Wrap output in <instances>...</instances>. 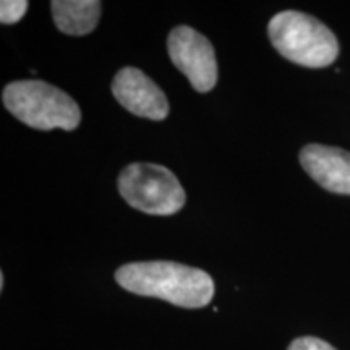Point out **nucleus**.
<instances>
[{"label":"nucleus","instance_id":"nucleus-10","mask_svg":"<svg viewBox=\"0 0 350 350\" xmlns=\"http://www.w3.org/2000/svg\"><path fill=\"white\" fill-rule=\"evenodd\" d=\"M287 350H338L332 347L331 344L325 342L323 339L313 338V336H305V338H297L292 340Z\"/></svg>","mask_w":350,"mask_h":350},{"label":"nucleus","instance_id":"nucleus-3","mask_svg":"<svg viewBox=\"0 0 350 350\" xmlns=\"http://www.w3.org/2000/svg\"><path fill=\"white\" fill-rule=\"evenodd\" d=\"M3 106L25 125L36 130H75L81 111L72 96L39 80L12 81L3 88Z\"/></svg>","mask_w":350,"mask_h":350},{"label":"nucleus","instance_id":"nucleus-8","mask_svg":"<svg viewBox=\"0 0 350 350\" xmlns=\"http://www.w3.org/2000/svg\"><path fill=\"white\" fill-rule=\"evenodd\" d=\"M51 7L55 26L68 36L93 33L99 23L100 2L96 0H54Z\"/></svg>","mask_w":350,"mask_h":350},{"label":"nucleus","instance_id":"nucleus-9","mask_svg":"<svg viewBox=\"0 0 350 350\" xmlns=\"http://www.w3.org/2000/svg\"><path fill=\"white\" fill-rule=\"evenodd\" d=\"M28 10L26 0H2L0 2V21L2 25L18 23Z\"/></svg>","mask_w":350,"mask_h":350},{"label":"nucleus","instance_id":"nucleus-11","mask_svg":"<svg viewBox=\"0 0 350 350\" xmlns=\"http://www.w3.org/2000/svg\"><path fill=\"white\" fill-rule=\"evenodd\" d=\"M3 286H5V278H3V273H0V291H3Z\"/></svg>","mask_w":350,"mask_h":350},{"label":"nucleus","instance_id":"nucleus-2","mask_svg":"<svg viewBox=\"0 0 350 350\" xmlns=\"http://www.w3.org/2000/svg\"><path fill=\"white\" fill-rule=\"evenodd\" d=\"M268 34L274 49L306 68H325L339 55V42L325 23L304 12L286 10L271 18Z\"/></svg>","mask_w":350,"mask_h":350},{"label":"nucleus","instance_id":"nucleus-5","mask_svg":"<svg viewBox=\"0 0 350 350\" xmlns=\"http://www.w3.org/2000/svg\"><path fill=\"white\" fill-rule=\"evenodd\" d=\"M167 51L172 64L198 93H208L216 86V54L206 36L187 25L177 26L167 38Z\"/></svg>","mask_w":350,"mask_h":350},{"label":"nucleus","instance_id":"nucleus-1","mask_svg":"<svg viewBox=\"0 0 350 350\" xmlns=\"http://www.w3.org/2000/svg\"><path fill=\"white\" fill-rule=\"evenodd\" d=\"M116 281L131 294L182 308H203L214 297V281L206 271L174 261L129 262L116 271Z\"/></svg>","mask_w":350,"mask_h":350},{"label":"nucleus","instance_id":"nucleus-4","mask_svg":"<svg viewBox=\"0 0 350 350\" xmlns=\"http://www.w3.org/2000/svg\"><path fill=\"white\" fill-rule=\"evenodd\" d=\"M119 193L131 208L151 216H172L187 201L185 190L174 172L151 163L126 165L119 175Z\"/></svg>","mask_w":350,"mask_h":350},{"label":"nucleus","instance_id":"nucleus-7","mask_svg":"<svg viewBox=\"0 0 350 350\" xmlns=\"http://www.w3.org/2000/svg\"><path fill=\"white\" fill-rule=\"evenodd\" d=\"M301 167L331 193L350 195V152L325 144H306L300 151Z\"/></svg>","mask_w":350,"mask_h":350},{"label":"nucleus","instance_id":"nucleus-6","mask_svg":"<svg viewBox=\"0 0 350 350\" xmlns=\"http://www.w3.org/2000/svg\"><path fill=\"white\" fill-rule=\"evenodd\" d=\"M113 98L130 113L154 122L169 116V100L159 86L142 70L125 67L112 80Z\"/></svg>","mask_w":350,"mask_h":350}]
</instances>
